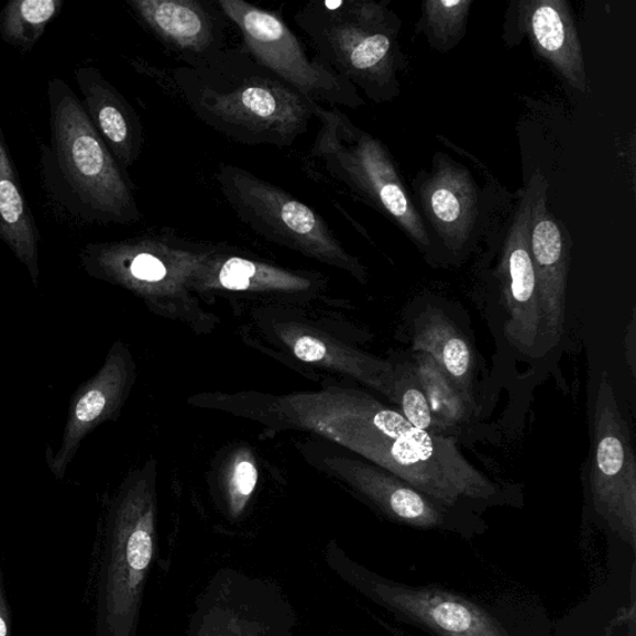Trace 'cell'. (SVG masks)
I'll return each mask as SVG.
<instances>
[{"label": "cell", "instance_id": "21", "mask_svg": "<svg viewBox=\"0 0 636 636\" xmlns=\"http://www.w3.org/2000/svg\"><path fill=\"white\" fill-rule=\"evenodd\" d=\"M62 7V0H12L0 13V36L19 52L31 53Z\"/></svg>", "mask_w": 636, "mask_h": 636}, {"label": "cell", "instance_id": "15", "mask_svg": "<svg viewBox=\"0 0 636 636\" xmlns=\"http://www.w3.org/2000/svg\"><path fill=\"white\" fill-rule=\"evenodd\" d=\"M516 11L517 31L528 36L535 52L582 94L590 91L580 35L566 0H523Z\"/></svg>", "mask_w": 636, "mask_h": 636}, {"label": "cell", "instance_id": "6", "mask_svg": "<svg viewBox=\"0 0 636 636\" xmlns=\"http://www.w3.org/2000/svg\"><path fill=\"white\" fill-rule=\"evenodd\" d=\"M216 180L237 217L270 242L321 262L349 270L359 277L364 268L344 248L315 209L290 193L245 168L221 163Z\"/></svg>", "mask_w": 636, "mask_h": 636}, {"label": "cell", "instance_id": "17", "mask_svg": "<svg viewBox=\"0 0 636 636\" xmlns=\"http://www.w3.org/2000/svg\"><path fill=\"white\" fill-rule=\"evenodd\" d=\"M74 75L84 96L85 111L108 144L114 160L128 172L139 161L144 146V130L140 116L95 67H77Z\"/></svg>", "mask_w": 636, "mask_h": 636}, {"label": "cell", "instance_id": "14", "mask_svg": "<svg viewBox=\"0 0 636 636\" xmlns=\"http://www.w3.org/2000/svg\"><path fill=\"white\" fill-rule=\"evenodd\" d=\"M424 215L441 243L458 254L469 243L479 213V196L470 172L449 157L437 154L432 171L419 183Z\"/></svg>", "mask_w": 636, "mask_h": 636}, {"label": "cell", "instance_id": "2", "mask_svg": "<svg viewBox=\"0 0 636 636\" xmlns=\"http://www.w3.org/2000/svg\"><path fill=\"white\" fill-rule=\"evenodd\" d=\"M354 449L438 504L458 509L496 505L500 489L461 454L457 440L420 430L375 401L351 409Z\"/></svg>", "mask_w": 636, "mask_h": 636}, {"label": "cell", "instance_id": "1", "mask_svg": "<svg viewBox=\"0 0 636 636\" xmlns=\"http://www.w3.org/2000/svg\"><path fill=\"white\" fill-rule=\"evenodd\" d=\"M167 86L200 122L246 146L290 147L315 118L317 102L259 64L243 45L176 67Z\"/></svg>", "mask_w": 636, "mask_h": 636}, {"label": "cell", "instance_id": "24", "mask_svg": "<svg viewBox=\"0 0 636 636\" xmlns=\"http://www.w3.org/2000/svg\"><path fill=\"white\" fill-rule=\"evenodd\" d=\"M108 401V391L100 387V385H95L91 391L84 395L75 409L72 428L66 438L64 454L72 452L73 446H76L77 441L81 439L85 430L89 429L91 424L101 416Z\"/></svg>", "mask_w": 636, "mask_h": 636}, {"label": "cell", "instance_id": "5", "mask_svg": "<svg viewBox=\"0 0 636 636\" xmlns=\"http://www.w3.org/2000/svg\"><path fill=\"white\" fill-rule=\"evenodd\" d=\"M320 123L306 158V172L326 186H343L365 205L379 210L406 233L424 253L431 249L426 223L403 185L383 143L357 128L339 108L315 103Z\"/></svg>", "mask_w": 636, "mask_h": 636}, {"label": "cell", "instance_id": "23", "mask_svg": "<svg viewBox=\"0 0 636 636\" xmlns=\"http://www.w3.org/2000/svg\"><path fill=\"white\" fill-rule=\"evenodd\" d=\"M391 399L398 404L399 413L412 426L434 436H442L437 421L434 420L426 393L421 388L413 363L408 362L403 364V368L394 370Z\"/></svg>", "mask_w": 636, "mask_h": 636}, {"label": "cell", "instance_id": "8", "mask_svg": "<svg viewBox=\"0 0 636 636\" xmlns=\"http://www.w3.org/2000/svg\"><path fill=\"white\" fill-rule=\"evenodd\" d=\"M590 490L596 514L612 531L636 545V459L628 421L608 374L596 390Z\"/></svg>", "mask_w": 636, "mask_h": 636}, {"label": "cell", "instance_id": "13", "mask_svg": "<svg viewBox=\"0 0 636 636\" xmlns=\"http://www.w3.org/2000/svg\"><path fill=\"white\" fill-rule=\"evenodd\" d=\"M371 591L391 610L438 636H509L493 616L462 596L437 588L375 581Z\"/></svg>", "mask_w": 636, "mask_h": 636}, {"label": "cell", "instance_id": "9", "mask_svg": "<svg viewBox=\"0 0 636 636\" xmlns=\"http://www.w3.org/2000/svg\"><path fill=\"white\" fill-rule=\"evenodd\" d=\"M153 556L146 519L121 516L101 555L96 594L98 636H131L136 621L144 577Z\"/></svg>", "mask_w": 636, "mask_h": 636}, {"label": "cell", "instance_id": "7", "mask_svg": "<svg viewBox=\"0 0 636 636\" xmlns=\"http://www.w3.org/2000/svg\"><path fill=\"white\" fill-rule=\"evenodd\" d=\"M220 11L243 36V46L254 59L306 98L332 108L359 109L365 102L359 90L335 74L304 44L281 17L244 0H217Z\"/></svg>", "mask_w": 636, "mask_h": 636}, {"label": "cell", "instance_id": "18", "mask_svg": "<svg viewBox=\"0 0 636 636\" xmlns=\"http://www.w3.org/2000/svg\"><path fill=\"white\" fill-rule=\"evenodd\" d=\"M413 351L430 355L462 397L474 404V355L465 337L445 312L430 307L418 317L414 326Z\"/></svg>", "mask_w": 636, "mask_h": 636}, {"label": "cell", "instance_id": "12", "mask_svg": "<svg viewBox=\"0 0 636 636\" xmlns=\"http://www.w3.org/2000/svg\"><path fill=\"white\" fill-rule=\"evenodd\" d=\"M547 191L548 180L542 176L533 206L529 246L541 298L544 339L555 347L564 331L571 239L561 221L548 210Z\"/></svg>", "mask_w": 636, "mask_h": 636}, {"label": "cell", "instance_id": "19", "mask_svg": "<svg viewBox=\"0 0 636 636\" xmlns=\"http://www.w3.org/2000/svg\"><path fill=\"white\" fill-rule=\"evenodd\" d=\"M0 240L13 250L32 273L36 272L41 235L32 208L23 195L2 128H0Z\"/></svg>", "mask_w": 636, "mask_h": 636}, {"label": "cell", "instance_id": "4", "mask_svg": "<svg viewBox=\"0 0 636 636\" xmlns=\"http://www.w3.org/2000/svg\"><path fill=\"white\" fill-rule=\"evenodd\" d=\"M316 57L375 103L401 94V21L387 2L314 0L295 15Z\"/></svg>", "mask_w": 636, "mask_h": 636}, {"label": "cell", "instance_id": "27", "mask_svg": "<svg viewBox=\"0 0 636 636\" xmlns=\"http://www.w3.org/2000/svg\"><path fill=\"white\" fill-rule=\"evenodd\" d=\"M0 636H12V615L7 601L2 567H0Z\"/></svg>", "mask_w": 636, "mask_h": 636}, {"label": "cell", "instance_id": "20", "mask_svg": "<svg viewBox=\"0 0 636 636\" xmlns=\"http://www.w3.org/2000/svg\"><path fill=\"white\" fill-rule=\"evenodd\" d=\"M414 371L429 403V407L442 436L460 424L469 420L474 404L462 397V394L450 381L447 373L426 353H414Z\"/></svg>", "mask_w": 636, "mask_h": 636}, {"label": "cell", "instance_id": "3", "mask_svg": "<svg viewBox=\"0 0 636 636\" xmlns=\"http://www.w3.org/2000/svg\"><path fill=\"white\" fill-rule=\"evenodd\" d=\"M51 150L43 169L50 188L74 213L103 224H132L141 218L128 172L112 156L83 102L62 79L47 84Z\"/></svg>", "mask_w": 636, "mask_h": 636}, {"label": "cell", "instance_id": "22", "mask_svg": "<svg viewBox=\"0 0 636 636\" xmlns=\"http://www.w3.org/2000/svg\"><path fill=\"white\" fill-rule=\"evenodd\" d=\"M472 0H426L418 31L440 53L454 50L467 35Z\"/></svg>", "mask_w": 636, "mask_h": 636}, {"label": "cell", "instance_id": "25", "mask_svg": "<svg viewBox=\"0 0 636 636\" xmlns=\"http://www.w3.org/2000/svg\"><path fill=\"white\" fill-rule=\"evenodd\" d=\"M257 480V472L249 461L239 462L234 472V486L239 495L249 496L253 493Z\"/></svg>", "mask_w": 636, "mask_h": 636}, {"label": "cell", "instance_id": "11", "mask_svg": "<svg viewBox=\"0 0 636 636\" xmlns=\"http://www.w3.org/2000/svg\"><path fill=\"white\" fill-rule=\"evenodd\" d=\"M131 12L183 65L195 66L227 47V17L201 0H128Z\"/></svg>", "mask_w": 636, "mask_h": 636}, {"label": "cell", "instance_id": "26", "mask_svg": "<svg viewBox=\"0 0 636 636\" xmlns=\"http://www.w3.org/2000/svg\"><path fill=\"white\" fill-rule=\"evenodd\" d=\"M295 354L304 362H320L324 360L325 347L311 337H303L294 347Z\"/></svg>", "mask_w": 636, "mask_h": 636}, {"label": "cell", "instance_id": "16", "mask_svg": "<svg viewBox=\"0 0 636 636\" xmlns=\"http://www.w3.org/2000/svg\"><path fill=\"white\" fill-rule=\"evenodd\" d=\"M350 476L384 514L403 525L445 529L464 536L479 531V526L460 518L457 509L438 504L391 472L357 464Z\"/></svg>", "mask_w": 636, "mask_h": 636}, {"label": "cell", "instance_id": "10", "mask_svg": "<svg viewBox=\"0 0 636 636\" xmlns=\"http://www.w3.org/2000/svg\"><path fill=\"white\" fill-rule=\"evenodd\" d=\"M542 176V172L537 169L528 182L497 267L507 315L505 335L519 353L528 355L536 354L538 343L544 339L541 298L529 246L533 206Z\"/></svg>", "mask_w": 636, "mask_h": 636}]
</instances>
